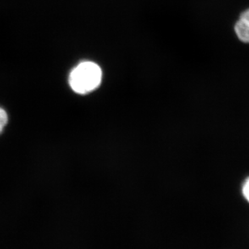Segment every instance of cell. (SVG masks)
<instances>
[{"instance_id": "3957f363", "label": "cell", "mask_w": 249, "mask_h": 249, "mask_svg": "<svg viewBox=\"0 0 249 249\" xmlns=\"http://www.w3.org/2000/svg\"><path fill=\"white\" fill-rule=\"evenodd\" d=\"M8 123V115L4 108L0 106V134L4 130L5 127L7 126Z\"/></svg>"}, {"instance_id": "6da1fadb", "label": "cell", "mask_w": 249, "mask_h": 249, "mask_svg": "<svg viewBox=\"0 0 249 249\" xmlns=\"http://www.w3.org/2000/svg\"><path fill=\"white\" fill-rule=\"evenodd\" d=\"M101 78L102 71L98 65L92 62H81L70 74V86L77 93H89L98 88Z\"/></svg>"}, {"instance_id": "277c9868", "label": "cell", "mask_w": 249, "mask_h": 249, "mask_svg": "<svg viewBox=\"0 0 249 249\" xmlns=\"http://www.w3.org/2000/svg\"><path fill=\"white\" fill-rule=\"evenodd\" d=\"M241 192H242L243 196L249 203V178H248L243 183Z\"/></svg>"}, {"instance_id": "7a4b0ae2", "label": "cell", "mask_w": 249, "mask_h": 249, "mask_svg": "<svg viewBox=\"0 0 249 249\" xmlns=\"http://www.w3.org/2000/svg\"><path fill=\"white\" fill-rule=\"evenodd\" d=\"M235 30L240 40L249 43V22L240 18L235 24Z\"/></svg>"}]
</instances>
